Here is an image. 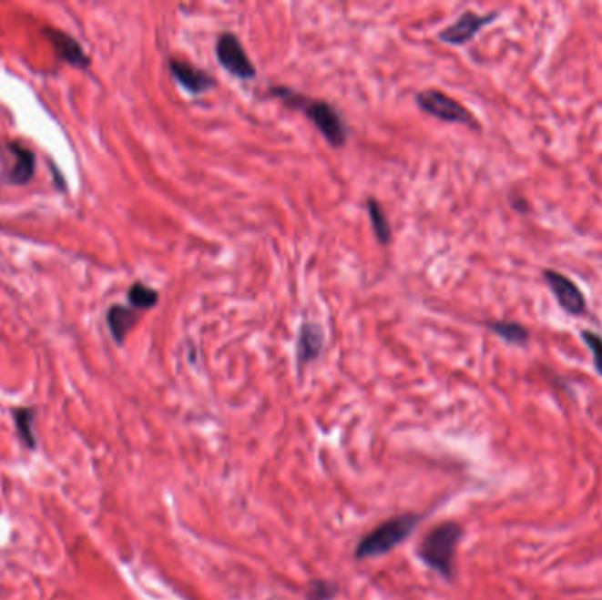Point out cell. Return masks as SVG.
Segmentation results:
<instances>
[{
	"label": "cell",
	"mask_w": 602,
	"mask_h": 600,
	"mask_svg": "<svg viewBox=\"0 0 602 600\" xmlns=\"http://www.w3.org/2000/svg\"><path fill=\"white\" fill-rule=\"evenodd\" d=\"M485 326L513 345H525L530 340V331L516 320H490Z\"/></svg>",
	"instance_id": "obj_13"
},
{
	"label": "cell",
	"mask_w": 602,
	"mask_h": 600,
	"mask_svg": "<svg viewBox=\"0 0 602 600\" xmlns=\"http://www.w3.org/2000/svg\"><path fill=\"white\" fill-rule=\"evenodd\" d=\"M416 103L424 113H428L443 122L464 124V126H469L471 129H479V124L472 117L471 111L441 90L426 88V90L419 92L416 96Z\"/></svg>",
	"instance_id": "obj_4"
},
{
	"label": "cell",
	"mask_w": 602,
	"mask_h": 600,
	"mask_svg": "<svg viewBox=\"0 0 602 600\" xmlns=\"http://www.w3.org/2000/svg\"><path fill=\"white\" fill-rule=\"evenodd\" d=\"M270 94L281 99L289 107L301 109L303 115L314 124L317 131L324 136V139L333 147L342 148L347 141V127L341 113L326 101H319L307 97L300 92H294L288 86H271Z\"/></svg>",
	"instance_id": "obj_1"
},
{
	"label": "cell",
	"mask_w": 602,
	"mask_h": 600,
	"mask_svg": "<svg viewBox=\"0 0 602 600\" xmlns=\"http://www.w3.org/2000/svg\"><path fill=\"white\" fill-rule=\"evenodd\" d=\"M464 530L458 523L445 522L434 526L419 546L421 560L444 577H453L454 556Z\"/></svg>",
	"instance_id": "obj_2"
},
{
	"label": "cell",
	"mask_w": 602,
	"mask_h": 600,
	"mask_svg": "<svg viewBox=\"0 0 602 600\" xmlns=\"http://www.w3.org/2000/svg\"><path fill=\"white\" fill-rule=\"evenodd\" d=\"M498 13H490V15H477L474 11H465L458 22H454L453 25L444 28L439 34V39L445 43V45H453V46H462L467 45L471 39H474L483 26L492 24L497 20Z\"/></svg>",
	"instance_id": "obj_8"
},
{
	"label": "cell",
	"mask_w": 602,
	"mask_h": 600,
	"mask_svg": "<svg viewBox=\"0 0 602 600\" xmlns=\"http://www.w3.org/2000/svg\"><path fill=\"white\" fill-rule=\"evenodd\" d=\"M215 55L219 64L236 78L252 79L258 76L256 66L249 58L243 45L231 32H222L215 45Z\"/></svg>",
	"instance_id": "obj_5"
},
{
	"label": "cell",
	"mask_w": 602,
	"mask_h": 600,
	"mask_svg": "<svg viewBox=\"0 0 602 600\" xmlns=\"http://www.w3.org/2000/svg\"><path fill=\"white\" fill-rule=\"evenodd\" d=\"M171 76L177 79L185 90L192 96H201L217 86V79L213 78L205 69L196 67L190 62L180 58H169Z\"/></svg>",
	"instance_id": "obj_9"
},
{
	"label": "cell",
	"mask_w": 602,
	"mask_h": 600,
	"mask_svg": "<svg viewBox=\"0 0 602 600\" xmlns=\"http://www.w3.org/2000/svg\"><path fill=\"white\" fill-rule=\"evenodd\" d=\"M138 319H139V315L134 309H128V307H122V305H113L107 312V324H109V330L113 333V339L117 340L118 343H124V339L136 326Z\"/></svg>",
	"instance_id": "obj_12"
},
{
	"label": "cell",
	"mask_w": 602,
	"mask_h": 600,
	"mask_svg": "<svg viewBox=\"0 0 602 600\" xmlns=\"http://www.w3.org/2000/svg\"><path fill=\"white\" fill-rule=\"evenodd\" d=\"M129 303L134 310L154 309L158 303V292L156 289L148 288L141 282H136L129 289Z\"/></svg>",
	"instance_id": "obj_15"
},
{
	"label": "cell",
	"mask_w": 602,
	"mask_h": 600,
	"mask_svg": "<svg viewBox=\"0 0 602 600\" xmlns=\"http://www.w3.org/2000/svg\"><path fill=\"white\" fill-rule=\"evenodd\" d=\"M324 349V331L317 322L305 320L300 326L298 333V345H296V356L300 368L315 361Z\"/></svg>",
	"instance_id": "obj_10"
},
{
	"label": "cell",
	"mask_w": 602,
	"mask_h": 600,
	"mask_svg": "<svg viewBox=\"0 0 602 600\" xmlns=\"http://www.w3.org/2000/svg\"><path fill=\"white\" fill-rule=\"evenodd\" d=\"M581 339L588 345V349L592 351L594 356V365L596 370L602 375V339L594 333V331H581Z\"/></svg>",
	"instance_id": "obj_18"
},
{
	"label": "cell",
	"mask_w": 602,
	"mask_h": 600,
	"mask_svg": "<svg viewBox=\"0 0 602 600\" xmlns=\"http://www.w3.org/2000/svg\"><path fill=\"white\" fill-rule=\"evenodd\" d=\"M46 34L52 39L53 48L60 55V58H64L66 62H69L71 66L79 67V69H83L90 64L87 53L83 52V48L73 37H69L67 34H64L60 30H48Z\"/></svg>",
	"instance_id": "obj_11"
},
{
	"label": "cell",
	"mask_w": 602,
	"mask_h": 600,
	"mask_svg": "<svg viewBox=\"0 0 602 600\" xmlns=\"http://www.w3.org/2000/svg\"><path fill=\"white\" fill-rule=\"evenodd\" d=\"M339 594V586L330 581H312L307 590L309 600H332Z\"/></svg>",
	"instance_id": "obj_17"
},
{
	"label": "cell",
	"mask_w": 602,
	"mask_h": 600,
	"mask_svg": "<svg viewBox=\"0 0 602 600\" xmlns=\"http://www.w3.org/2000/svg\"><path fill=\"white\" fill-rule=\"evenodd\" d=\"M34 175V156L20 145L0 143V185H24Z\"/></svg>",
	"instance_id": "obj_6"
},
{
	"label": "cell",
	"mask_w": 602,
	"mask_h": 600,
	"mask_svg": "<svg viewBox=\"0 0 602 600\" xmlns=\"http://www.w3.org/2000/svg\"><path fill=\"white\" fill-rule=\"evenodd\" d=\"M421 518L418 514H402L379 524L375 530L367 534L354 551L358 560L381 556L402 544L418 526Z\"/></svg>",
	"instance_id": "obj_3"
},
{
	"label": "cell",
	"mask_w": 602,
	"mask_h": 600,
	"mask_svg": "<svg viewBox=\"0 0 602 600\" xmlns=\"http://www.w3.org/2000/svg\"><path fill=\"white\" fill-rule=\"evenodd\" d=\"M367 209L372 226H373V233L377 236L379 243L388 245L392 241V226H390V220H388L384 209L379 205V201L373 199V198L368 199Z\"/></svg>",
	"instance_id": "obj_14"
},
{
	"label": "cell",
	"mask_w": 602,
	"mask_h": 600,
	"mask_svg": "<svg viewBox=\"0 0 602 600\" xmlns=\"http://www.w3.org/2000/svg\"><path fill=\"white\" fill-rule=\"evenodd\" d=\"M13 419L18 430V435L22 439V442L28 449L36 447V437L32 433V421H34V411L32 409H15L13 411Z\"/></svg>",
	"instance_id": "obj_16"
},
{
	"label": "cell",
	"mask_w": 602,
	"mask_h": 600,
	"mask_svg": "<svg viewBox=\"0 0 602 600\" xmlns=\"http://www.w3.org/2000/svg\"><path fill=\"white\" fill-rule=\"evenodd\" d=\"M543 277L555 294L558 305L569 313V315H583L587 312V300L583 290L577 288L576 282H573L569 277H566L560 271L555 269H545Z\"/></svg>",
	"instance_id": "obj_7"
}]
</instances>
